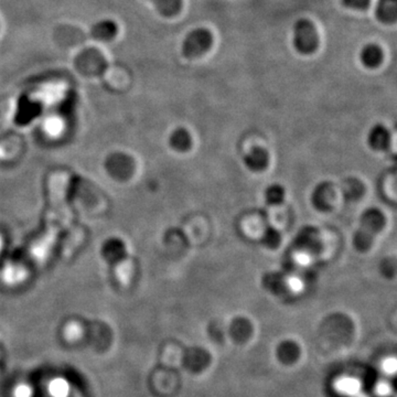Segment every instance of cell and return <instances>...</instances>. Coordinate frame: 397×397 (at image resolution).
Returning <instances> with one entry per match:
<instances>
[{
	"label": "cell",
	"instance_id": "obj_1",
	"mask_svg": "<svg viewBox=\"0 0 397 397\" xmlns=\"http://www.w3.org/2000/svg\"><path fill=\"white\" fill-rule=\"evenodd\" d=\"M294 46L302 55H311L319 47V36L312 21L300 19L295 24Z\"/></svg>",
	"mask_w": 397,
	"mask_h": 397
},
{
	"label": "cell",
	"instance_id": "obj_2",
	"mask_svg": "<svg viewBox=\"0 0 397 397\" xmlns=\"http://www.w3.org/2000/svg\"><path fill=\"white\" fill-rule=\"evenodd\" d=\"M213 44V34L208 29H194V32L187 34L183 40L182 55L187 59H194L201 57L206 52L209 51Z\"/></svg>",
	"mask_w": 397,
	"mask_h": 397
},
{
	"label": "cell",
	"instance_id": "obj_3",
	"mask_svg": "<svg viewBox=\"0 0 397 397\" xmlns=\"http://www.w3.org/2000/svg\"><path fill=\"white\" fill-rule=\"evenodd\" d=\"M106 67L105 58L96 49L84 50L75 59L76 70L86 76L98 75L102 71H105Z\"/></svg>",
	"mask_w": 397,
	"mask_h": 397
},
{
	"label": "cell",
	"instance_id": "obj_4",
	"mask_svg": "<svg viewBox=\"0 0 397 397\" xmlns=\"http://www.w3.org/2000/svg\"><path fill=\"white\" fill-rule=\"evenodd\" d=\"M385 224H386V219L384 213L377 208H370L362 215L358 230L363 231L366 234L371 235L372 238H375V236L384 229Z\"/></svg>",
	"mask_w": 397,
	"mask_h": 397
},
{
	"label": "cell",
	"instance_id": "obj_5",
	"mask_svg": "<svg viewBox=\"0 0 397 397\" xmlns=\"http://www.w3.org/2000/svg\"><path fill=\"white\" fill-rule=\"evenodd\" d=\"M244 165L252 173H263L267 169L271 161L269 152L263 147H254L246 154L243 159Z\"/></svg>",
	"mask_w": 397,
	"mask_h": 397
},
{
	"label": "cell",
	"instance_id": "obj_6",
	"mask_svg": "<svg viewBox=\"0 0 397 397\" xmlns=\"http://www.w3.org/2000/svg\"><path fill=\"white\" fill-rule=\"evenodd\" d=\"M392 142V136L384 125L377 124L370 129L368 144L374 152H386Z\"/></svg>",
	"mask_w": 397,
	"mask_h": 397
},
{
	"label": "cell",
	"instance_id": "obj_7",
	"mask_svg": "<svg viewBox=\"0 0 397 397\" xmlns=\"http://www.w3.org/2000/svg\"><path fill=\"white\" fill-rule=\"evenodd\" d=\"M119 25L112 19H102L90 28V36L96 41L109 42L116 38Z\"/></svg>",
	"mask_w": 397,
	"mask_h": 397
},
{
	"label": "cell",
	"instance_id": "obj_8",
	"mask_svg": "<svg viewBox=\"0 0 397 397\" xmlns=\"http://www.w3.org/2000/svg\"><path fill=\"white\" fill-rule=\"evenodd\" d=\"M297 246L306 253H318L321 248L319 232L314 227H306L297 236Z\"/></svg>",
	"mask_w": 397,
	"mask_h": 397
},
{
	"label": "cell",
	"instance_id": "obj_9",
	"mask_svg": "<svg viewBox=\"0 0 397 397\" xmlns=\"http://www.w3.org/2000/svg\"><path fill=\"white\" fill-rule=\"evenodd\" d=\"M335 198V191L330 183H323L319 184L314 191L312 194V202L318 210L327 211L332 206L333 200Z\"/></svg>",
	"mask_w": 397,
	"mask_h": 397
},
{
	"label": "cell",
	"instance_id": "obj_10",
	"mask_svg": "<svg viewBox=\"0 0 397 397\" xmlns=\"http://www.w3.org/2000/svg\"><path fill=\"white\" fill-rule=\"evenodd\" d=\"M375 15L384 24H394L397 18V0H379Z\"/></svg>",
	"mask_w": 397,
	"mask_h": 397
},
{
	"label": "cell",
	"instance_id": "obj_11",
	"mask_svg": "<svg viewBox=\"0 0 397 397\" xmlns=\"http://www.w3.org/2000/svg\"><path fill=\"white\" fill-rule=\"evenodd\" d=\"M362 65L366 67H377L383 61V50L377 44H366L360 52Z\"/></svg>",
	"mask_w": 397,
	"mask_h": 397
},
{
	"label": "cell",
	"instance_id": "obj_12",
	"mask_svg": "<svg viewBox=\"0 0 397 397\" xmlns=\"http://www.w3.org/2000/svg\"><path fill=\"white\" fill-rule=\"evenodd\" d=\"M335 391L346 397H358L361 393V383L354 377H341L335 382Z\"/></svg>",
	"mask_w": 397,
	"mask_h": 397
},
{
	"label": "cell",
	"instance_id": "obj_13",
	"mask_svg": "<svg viewBox=\"0 0 397 397\" xmlns=\"http://www.w3.org/2000/svg\"><path fill=\"white\" fill-rule=\"evenodd\" d=\"M170 144L175 152H189L191 146H192V137H191L188 129L182 128V127L175 129L173 134L171 135Z\"/></svg>",
	"mask_w": 397,
	"mask_h": 397
},
{
	"label": "cell",
	"instance_id": "obj_14",
	"mask_svg": "<svg viewBox=\"0 0 397 397\" xmlns=\"http://www.w3.org/2000/svg\"><path fill=\"white\" fill-rule=\"evenodd\" d=\"M161 16L171 18L180 13L182 0H149Z\"/></svg>",
	"mask_w": 397,
	"mask_h": 397
},
{
	"label": "cell",
	"instance_id": "obj_15",
	"mask_svg": "<svg viewBox=\"0 0 397 397\" xmlns=\"http://www.w3.org/2000/svg\"><path fill=\"white\" fill-rule=\"evenodd\" d=\"M285 198H286V191L281 184H271L269 188L265 190V200L269 206H281L284 203Z\"/></svg>",
	"mask_w": 397,
	"mask_h": 397
},
{
	"label": "cell",
	"instance_id": "obj_16",
	"mask_svg": "<svg viewBox=\"0 0 397 397\" xmlns=\"http://www.w3.org/2000/svg\"><path fill=\"white\" fill-rule=\"evenodd\" d=\"M262 244L269 250H276L281 243V234L276 227H269L264 231Z\"/></svg>",
	"mask_w": 397,
	"mask_h": 397
},
{
	"label": "cell",
	"instance_id": "obj_17",
	"mask_svg": "<svg viewBox=\"0 0 397 397\" xmlns=\"http://www.w3.org/2000/svg\"><path fill=\"white\" fill-rule=\"evenodd\" d=\"M374 240H375V238H372L371 235L366 234L363 231L358 230V232L354 234V248H356L358 252L364 253V252H368L370 248H372Z\"/></svg>",
	"mask_w": 397,
	"mask_h": 397
},
{
	"label": "cell",
	"instance_id": "obj_18",
	"mask_svg": "<svg viewBox=\"0 0 397 397\" xmlns=\"http://www.w3.org/2000/svg\"><path fill=\"white\" fill-rule=\"evenodd\" d=\"M346 190H343V194H346V196L352 200L358 198V196H361V194H363V184H361L358 180L351 181L350 184H346Z\"/></svg>",
	"mask_w": 397,
	"mask_h": 397
},
{
	"label": "cell",
	"instance_id": "obj_19",
	"mask_svg": "<svg viewBox=\"0 0 397 397\" xmlns=\"http://www.w3.org/2000/svg\"><path fill=\"white\" fill-rule=\"evenodd\" d=\"M371 0H341V5L346 8L356 9V11H365L369 8Z\"/></svg>",
	"mask_w": 397,
	"mask_h": 397
},
{
	"label": "cell",
	"instance_id": "obj_20",
	"mask_svg": "<svg viewBox=\"0 0 397 397\" xmlns=\"http://www.w3.org/2000/svg\"><path fill=\"white\" fill-rule=\"evenodd\" d=\"M52 394L55 397H65L67 392V385L62 379H57L51 384Z\"/></svg>",
	"mask_w": 397,
	"mask_h": 397
},
{
	"label": "cell",
	"instance_id": "obj_21",
	"mask_svg": "<svg viewBox=\"0 0 397 397\" xmlns=\"http://www.w3.org/2000/svg\"><path fill=\"white\" fill-rule=\"evenodd\" d=\"M382 368H383V371H384L385 373L389 374V375H394L397 370L396 358H386V360H384L383 363H382Z\"/></svg>",
	"mask_w": 397,
	"mask_h": 397
},
{
	"label": "cell",
	"instance_id": "obj_22",
	"mask_svg": "<svg viewBox=\"0 0 397 397\" xmlns=\"http://www.w3.org/2000/svg\"><path fill=\"white\" fill-rule=\"evenodd\" d=\"M375 393H377L379 396L387 397L392 393V387L389 386L385 382H381V383H379L377 387H375Z\"/></svg>",
	"mask_w": 397,
	"mask_h": 397
},
{
	"label": "cell",
	"instance_id": "obj_23",
	"mask_svg": "<svg viewBox=\"0 0 397 397\" xmlns=\"http://www.w3.org/2000/svg\"><path fill=\"white\" fill-rule=\"evenodd\" d=\"M17 397H29L28 387H20L17 391Z\"/></svg>",
	"mask_w": 397,
	"mask_h": 397
},
{
	"label": "cell",
	"instance_id": "obj_24",
	"mask_svg": "<svg viewBox=\"0 0 397 397\" xmlns=\"http://www.w3.org/2000/svg\"><path fill=\"white\" fill-rule=\"evenodd\" d=\"M0 250H1V240H0Z\"/></svg>",
	"mask_w": 397,
	"mask_h": 397
},
{
	"label": "cell",
	"instance_id": "obj_25",
	"mask_svg": "<svg viewBox=\"0 0 397 397\" xmlns=\"http://www.w3.org/2000/svg\"><path fill=\"white\" fill-rule=\"evenodd\" d=\"M358 397H365V396H363V394H361V395H360V396H358Z\"/></svg>",
	"mask_w": 397,
	"mask_h": 397
}]
</instances>
